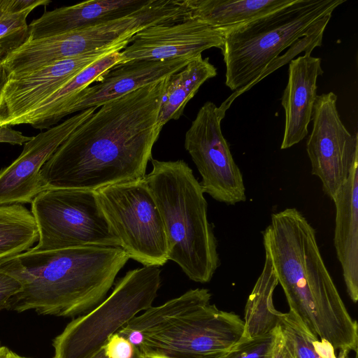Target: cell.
Listing matches in <instances>:
<instances>
[{"mask_svg":"<svg viewBox=\"0 0 358 358\" xmlns=\"http://www.w3.org/2000/svg\"><path fill=\"white\" fill-rule=\"evenodd\" d=\"M293 0H184L189 18L222 31L233 29L281 8Z\"/></svg>","mask_w":358,"mask_h":358,"instance_id":"obj_20","label":"cell"},{"mask_svg":"<svg viewBox=\"0 0 358 358\" xmlns=\"http://www.w3.org/2000/svg\"><path fill=\"white\" fill-rule=\"evenodd\" d=\"M131 358H146V357L137 348H135L134 352Z\"/></svg>","mask_w":358,"mask_h":358,"instance_id":"obj_37","label":"cell"},{"mask_svg":"<svg viewBox=\"0 0 358 358\" xmlns=\"http://www.w3.org/2000/svg\"><path fill=\"white\" fill-rule=\"evenodd\" d=\"M194 58L136 60L115 66L101 77L97 84L79 93L66 108L64 117L96 107L161 80L182 69Z\"/></svg>","mask_w":358,"mask_h":358,"instance_id":"obj_15","label":"cell"},{"mask_svg":"<svg viewBox=\"0 0 358 358\" xmlns=\"http://www.w3.org/2000/svg\"><path fill=\"white\" fill-rule=\"evenodd\" d=\"M216 75L217 69L209 58L199 55L169 76L159 110L158 126L162 128L169 121L179 119L202 84Z\"/></svg>","mask_w":358,"mask_h":358,"instance_id":"obj_22","label":"cell"},{"mask_svg":"<svg viewBox=\"0 0 358 358\" xmlns=\"http://www.w3.org/2000/svg\"><path fill=\"white\" fill-rule=\"evenodd\" d=\"M274 335L271 358H296L292 345L280 325L273 331Z\"/></svg>","mask_w":358,"mask_h":358,"instance_id":"obj_30","label":"cell"},{"mask_svg":"<svg viewBox=\"0 0 358 358\" xmlns=\"http://www.w3.org/2000/svg\"><path fill=\"white\" fill-rule=\"evenodd\" d=\"M0 347H1V343H0Z\"/></svg>","mask_w":358,"mask_h":358,"instance_id":"obj_40","label":"cell"},{"mask_svg":"<svg viewBox=\"0 0 358 358\" xmlns=\"http://www.w3.org/2000/svg\"><path fill=\"white\" fill-rule=\"evenodd\" d=\"M131 38L8 78L0 94V127L8 126L96 60L122 50L130 43Z\"/></svg>","mask_w":358,"mask_h":358,"instance_id":"obj_13","label":"cell"},{"mask_svg":"<svg viewBox=\"0 0 358 358\" xmlns=\"http://www.w3.org/2000/svg\"><path fill=\"white\" fill-rule=\"evenodd\" d=\"M13 0H0V13L11 12Z\"/></svg>","mask_w":358,"mask_h":358,"instance_id":"obj_35","label":"cell"},{"mask_svg":"<svg viewBox=\"0 0 358 358\" xmlns=\"http://www.w3.org/2000/svg\"><path fill=\"white\" fill-rule=\"evenodd\" d=\"M337 95H317L313 127L306 142L311 173L320 178L322 191L332 199L358 163V136L343 124L336 106Z\"/></svg>","mask_w":358,"mask_h":358,"instance_id":"obj_11","label":"cell"},{"mask_svg":"<svg viewBox=\"0 0 358 358\" xmlns=\"http://www.w3.org/2000/svg\"><path fill=\"white\" fill-rule=\"evenodd\" d=\"M98 108L78 112L24 144L20 156L0 171V206L31 203L43 190L40 172L57 148Z\"/></svg>","mask_w":358,"mask_h":358,"instance_id":"obj_12","label":"cell"},{"mask_svg":"<svg viewBox=\"0 0 358 358\" xmlns=\"http://www.w3.org/2000/svg\"><path fill=\"white\" fill-rule=\"evenodd\" d=\"M22 285L9 273L0 271V310L9 309L12 298L19 293Z\"/></svg>","mask_w":358,"mask_h":358,"instance_id":"obj_28","label":"cell"},{"mask_svg":"<svg viewBox=\"0 0 358 358\" xmlns=\"http://www.w3.org/2000/svg\"><path fill=\"white\" fill-rule=\"evenodd\" d=\"M322 73L321 59L311 56L310 52L290 61L288 81L281 98L285 115L282 150L297 144L308 134L317 96V80Z\"/></svg>","mask_w":358,"mask_h":358,"instance_id":"obj_16","label":"cell"},{"mask_svg":"<svg viewBox=\"0 0 358 358\" xmlns=\"http://www.w3.org/2000/svg\"><path fill=\"white\" fill-rule=\"evenodd\" d=\"M346 0H293L288 5L231 29L221 49L225 85L234 92L221 107L275 71L278 55L301 38L325 30L334 10Z\"/></svg>","mask_w":358,"mask_h":358,"instance_id":"obj_5","label":"cell"},{"mask_svg":"<svg viewBox=\"0 0 358 358\" xmlns=\"http://www.w3.org/2000/svg\"><path fill=\"white\" fill-rule=\"evenodd\" d=\"M31 213L39 236L38 243L29 250L87 245L120 247L95 190L45 189L31 201Z\"/></svg>","mask_w":358,"mask_h":358,"instance_id":"obj_7","label":"cell"},{"mask_svg":"<svg viewBox=\"0 0 358 358\" xmlns=\"http://www.w3.org/2000/svg\"><path fill=\"white\" fill-rule=\"evenodd\" d=\"M278 282L269 256L265 253L263 269L247 301L244 329L241 340H249L271 333L280 324L281 312L273 303Z\"/></svg>","mask_w":358,"mask_h":358,"instance_id":"obj_23","label":"cell"},{"mask_svg":"<svg viewBox=\"0 0 358 358\" xmlns=\"http://www.w3.org/2000/svg\"><path fill=\"white\" fill-rule=\"evenodd\" d=\"M129 257L120 247L27 250L0 264L22 285L9 309L73 317L102 302Z\"/></svg>","mask_w":358,"mask_h":358,"instance_id":"obj_3","label":"cell"},{"mask_svg":"<svg viewBox=\"0 0 358 358\" xmlns=\"http://www.w3.org/2000/svg\"><path fill=\"white\" fill-rule=\"evenodd\" d=\"M92 358H108L105 348H101L97 353H96Z\"/></svg>","mask_w":358,"mask_h":358,"instance_id":"obj_36","label":"cell"},{"mask_svg":"<svg viewBox=\"0 0 358 358\" xmlns=\"http://www.w3.org/2000/svg\"><path fill=\"white\" fill-rule=\"evenodd\" d=\"M104 348L108 358H131L135 349L127 339L117 333L108 338Z\"/></svg>","mask_w":358,"mask_h":358,"instance_id":"obj_29","label":"cell"},{"mask_svg":"<svg viewBox=\"0 0 358 358\" xmlns=\"http://www.w3.org/2000/svg\"><path fill=\"white\" fill-rule=\"evenodd\" d=\"M0 358H31L20 355L6 346L0 347Z\"/></svg>","mask_w":358,"mask_h":358,"instance_id":"obj_33","label":"cell"},{"mask_svg":"<svg viewBox=\"0 0 358 358\" xmlns=\"http://www.w3.org/2000/svg\"><path fill=\"white\" fill-rule=\"evenodd\" d=\"M168 78L101 106L43 165L40 172L43 190L96 191L144 178L162 129L157 117Z\"/></svg>","mask_w":358,"mask_h":358,"instance_id":"obj_1","label":"cell"},{"mask_svg":"<svg viewBox=\"0 0 358 358\" xmlns=\"http://www.w3.org/2000/svg\"><path fill=\"white\" fill-rule=\"evenodd\" d=\"M146 358H159V357H151V356H145Z\"/></svg>","mask_w":358,"mask_h":358,"instance_id":"obj_39","label":"cell"},{"mask_svg":"<svg viewBox=\"0 0 358 358\" xmlns=\"http://www.w3.org/2000/svg\"><path fill=\"white\" fill-rule=\"evenodd\" d=\"M149 0H91L45 12L29 25V39L85 28L127 15Z\"/></svg>","mask_w":358,"mask_h":358,"instance_id":"obj_17","label":"cell"},{"mask_svg":"<svg viewBox=\"0 0 358 358\" xmlns=\"http://www.w3.org/2000/svg\"><path fill=\"white\" fill-rule=\"evenodd\" d=\"M151 162L152 169L145 179L163 222L169 260L190 280L208 282L220 266V258L200 182L183 160L151 159Z\"/></svg>","mask_w":358,"mask_h":358,"instance_id":"obj_4","label":"cell"},{"mask_svg":"<svg viewBox=\"0 0 358 358\" xmlns=\"http://www.w3.org/2000/svg\"><path fill=\"white\" fill-rule=\"evenodd\" d=\"M243 320L207 304L145 337L137 348L159 358H223L241 339Z\"/></svg>","mask_w":358,"mask_h":358,"instance_id":"obj_9","label":"cell"},{"mask_svg":"<svg viewBox=\"0 0 358 358\" xmlns=\"http://www.w3.org/2000/svg\"><path fill=\"white\" fill-rule=\"evenodd\" d=\"M161 285L158 266L129 271L111 294L72 320L55 338L53 358H92L108 338L141 311L152 307Z\"/></svg>","mask_w":358,"mask_h":358,"instance_id":"obj_6","label":"cell"},{"mask_svg":"<svg viewBox=\"0 0 358 358\" xmlns=\"http://www.w3.org/2000/svg\"><path fill=\"white\" fill-rule=\"evenodd\" d=\"M274 335L241 340L223 358H271Z\"/></svg>","mask_w":358,"mask_h":358,"instance_id":"obj_27","label":"cell"},{"mask_svg":"<svg viewBox=\"0 0 358 358\" xmlns=\"http://www.w3.org/2000/svg\"><path fill=\"white\" fill-rule=\"evenodd\" d=\"M224 34L194 18L155 24L138 31L120 53V64L136 60L195 58L208 49L222 48Z\"/></svg>","mask_w":358,"mask_h":358,"instance_id":"obj_14","label":"cell"},{"mask_svg":"<svg viewBox=\"0 0 358 358\" xmlns=\"http://www.w3.org/2000/svg\"><path fill=\"white\" fill-rule=\"evenodd\" d=\"M292 345L296 358H317L313 342L318 338L291 312L281 313L280 324Z\"/></svg>","mask_w":358,"mask_h":358,"instance_id":"obj_26","label":"cell"},{"mask_svg":"<svg viewBox=\"0 0 358 358\" xmlns=\"http://www.w3.org/2000/svg\"><path fill=\"white\" fill-rule=\"evenodd\" d=\"M32 136H27L22 132L11 129L9 126L0 127V143L22 145Z\"/></svg>","mask_w":358,"mask_h":358,"instance_id":"obj_31","label":"cell"},{"mask_svg":"<svg viewBox=\"0 0 358 358\" xmlns=\"http://www.w3.org/2000/svg\"><path fill=\"white\" fill-rule=\"evenodd\" d=\"M289 312L335 350L357 352L358 326L348 313L320 253L315 229L295 208L271 215L263 231Z\"/></svg>","mask_w":358,"mask_h":358,"instance_id":"obj_2","label":"cell"},{"mask_svg":"<svg viewBox=\"0 0 358 358\" xmlns=\"http://www.w3.org/2000/svg\"><path fill=\"white\" fill-rule=\"evenodd\" d=\"M38 236L36 222L27 208L0 206V264L30 250Z\"/></svg>","mask_w":358,"mask_h":358,"instance_id":"obj_24","label":"cell"},{"mask_svg":"<svg viewBox=\"0 0 358 358\" xmlns=\"http://www.w3.org/2000/svg\"><path fill=\"white\" fill-rule=\"evenodd\" d=\"M96 192L120 248L129 257L145 266L164 265L169 260L165 230L145 178Z\"/></svg>","mask_w":358,"mask_h":358,"instance_id":"obj_8","label":"cell"},{"mask_svg":"<svg viewBox=\"0 0 358 358\" xmlns=\"http://www.w3.org/2000/svg\"><path fill=\"white\" fill-rule=\"evenodd\" d=\"M226 110L206 101L185 137V148L201 176L200 185L215 200L227 205L246 201L243 174L224 138L221 122Z\"/></svg>","mask_w":358,"mask_h":358,"instance_id":"obj_10","label":"cell"},{"mask_svg":"<svg viewBox=\"0 0 358 358\" xmlns=\"http://www.w3.org/2000/svg\"><path fill=\"white\" fill-rule=\"evenodd\" d=\"M348 354H349L348 352H346L344 350H340L338 356L336 357V358H349Z\"/></svg>","mask_w":358,"mask_h":358,"instance_id":"obj_38","label":"cell"},{"mask_svg":"<svg viewBox=\"0 0 358 358\" xmlns=\"http://www.w3.org/2000/svg\"><path fill=\"white\" fill-rule=\"evenodd\" d=\"M8 80V74L1 63V59L0 58V94Z\"/></svg>","mask_w":358,"mask_h":358,"instance_id":"obj_34","label":"cell"},{"mask_svg":"<svg viewBox=\"0 0 358 358\" xmlns=\"http://www.w3.org/2000/svg\"><path fill=\"white\" fill-rule=\"evenodd\" d=\"M38 6H40L34 5L19 12L0 13V58L1 59L29 39L27 17Z\"/></svg>","mask_w":358,"mask_h":358,"instance_id":"obj_25","label":"cell"},{"mask_svg":"<svg viewBox=\"0 0 358 358\" xmlns=\"http://www.w3.org/2000/svg\"><path fill=\"white\" fill-rule=\"evenodd\" d=\"M210 297L207 289H189L178 297L161 306H152L143 314L136 315L117 334L138 348L145 337L159 331L178 317L210 303Z\"/></svg>","mask_w":358,"mask_h":358,"instance_id":"obj_21","label":"cell"},{"mask_svg":"<svg viewBox=\"0 0 358 358\" xmlns=\"http://www.w3.org/2000/svg\"><path fill=\"white\" fill-rule=\"evenodd\" d=\"M332 200L336 207L334 243L347 292L358 300V163Z\"/></svg>","mask_w":358,"mask_h":358,"instance_id":"obj_18","label":"cell"},{"mask_svg":"<svg viewBox=\"0 0 358 358\" xmlns=\"http://www.w3.org/2000/svg\"><path fill=\"white\" fill-rule=\"evenodd\" d=\"M313 347L315 352L320 358H336L334 348L326 340L317 339L315 341Z\"/></svg>","mask_w":358,"mask_h":358,"instance_id":"obj_32","label":"cell"},{"mask_svg":"<svg viewBox=\"0 0 358 358\" xmlns=\"http://www.w3.org/2000/svg\"><path fill=\"white\" fill-rule=\"evenodd\" d=\"M120 52H110L96 60L47 99L13 120L8 126L29 124L35 129H48L56 125L64 117L66 108L79 93L93 83H97L108 71L120 64Z\"/></svg>","mask_w":358,"mask_h":358,"instance_id":"obj_19","label":"cell"}]
</instances>
